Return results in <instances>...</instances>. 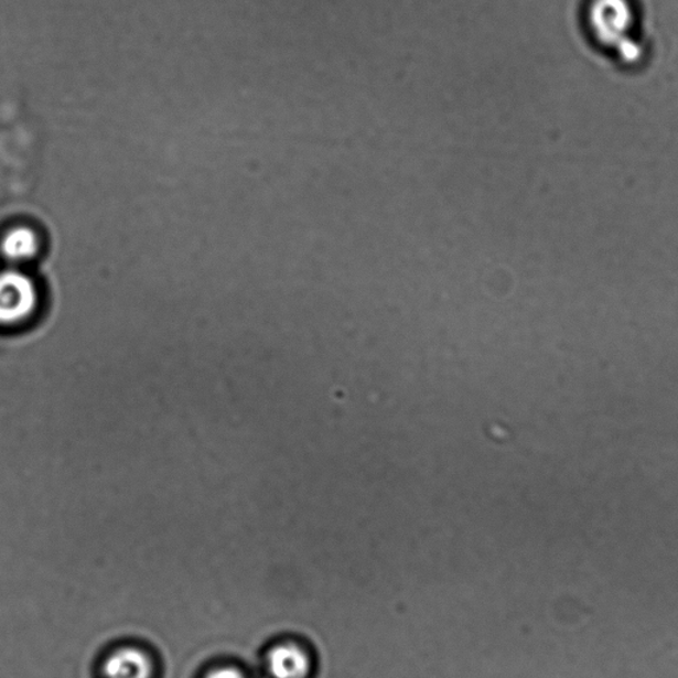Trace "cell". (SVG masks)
<instances>
[{"label": "cell", "instance_id": "8992f818", "mask_svg": "<svg viewBox=\"0 0 678 678\" xmlns=\"http://www.w3.org/2000/svg\"><path fill=\"white\" fill-rule=\"evenodd\" d=\"M204 678H248L243 671L235 667H222L211 670Z\"/></svg>", "mask_w": 678, "mask_h": 678}, {"label": "cell", "instance_id": "5b68a950", "mask_svg": "<svg viewBox=\"0 0 678 678\" xmlns=\"http://www.w3.org/2000/svg\"><path fill=\"white\" fill-rule=\"evenodd\" d=\"M104 674L105 678H151L153 664L142 650L123 648L105 661Z\"/></svg>", "mask_w": 678, "mask_h": 678}, {"label": "cell", "instance_id": "7a4b0ae2", "mask_svg": "<svg viewBox=\"0 0 678 678\" xmlns=\"http://www.w3.org/2000/svg\"><path fill=\"white\" fill-rule=\"evenodd\" d=\"M634 22V9L629 0H592L590 24L603 43L611 45L627 43Z\"/></svg>", "mask_w": 678, "mask_h": 678}, {"label": "cell", "instance_id": "6da1fadb", "mask_svg": "<svg viewBox=\"0 0 678 678\" xmlns=\"http://www.w3.org/2000/svg\"><path fill=\"white\" fill-rule=\"evenodd\" d=\"M41 306L37 282L18 267L0 271V326L28 324Z\"/></svg>", "mask_w": 678, "mask_h": 678}, {"label": "cell", "instance_id": "3957f363", "mask_svg": "<svg viewBox=\"0 0 678 678\" xmlns=\"http://www.w3.org/2000/svg\"><path fill=\"white\" fill-rule=\"evenodd\" d=\"M313 664L311 650L295 642L276 644L267 655V669L272 678H311Z\"/></svg>", "mask_w": 678, "mask_h": 678}, {"label": "cell", "instance_id": "277c9868", "mask_svg": "<svg viewBox=\"0 0 678 678\" xmlns=\"http://www.w3.org/2000/svg\"><path fill=\"white\" fill-rule=\"evenodd\" d=\"M42 240L36 229L29 226H18L9 229L0 241V252L3 258L18 267L37 258Z\"/></svg>", "mask_w": 678, "mask_h": 678}]
</instances>
